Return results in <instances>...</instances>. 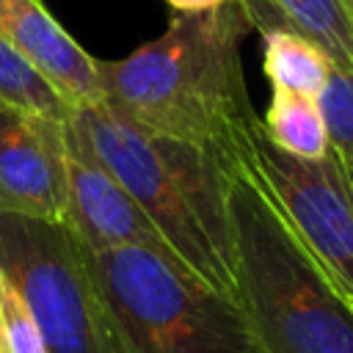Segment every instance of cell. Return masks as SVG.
Returning a JSON list of instances; mask_svg holds the SVG:
<instances>
[{
  "label": "cell",
  "instance_id": "cell-2",
  "mask_svg": "<svg viewBox=\"0 0 353 353\" xmlns=\"http://www.w3.org/2000/svg\"><path fill=\"white\" fill-rule=\"evenodd\" d=\"M234 301L262 353H353V309L295 237L248 163L237 130L223 149Z\"/></svg>",
  "mask_w": 353,
  "mask_h": 353
},
{
  "label": "cell",
  "instance_id": "cell-10",
  "mask_svg": "<svg viewBox=\"0 0 353 353\" xmlns=\"http://www.w3.org/2000/svg\"><path fill=\"white\" fill-rule=\"evenodd\" d=\"M259 124L265 138L292 157L317 160L331 149L314 97L273 88L265 119H259Z\"/></svg>",
  "mask_w": 353,
  "mask_h": 353
},
{
  "label": "cell",
  "instance_id": "cell-16",
  "mask_svg": "<svg viewBox=\"0 0 353 353\" xmlns=\"http://www.w3.org/2000/svg\"><path fill=\"white\" fill-rule=\"evenodd\" d=\"M342 3V8L347 11V17H350V22H353V0H339Z\"/></svg>",
  "mask_w": 353,
  "mask_h": 353
},
{
  "label": "cell",
  "instance_id": "cell-15",
  "mask_svg": "<svg viewBox=\"0 0 353 353\" xmlns=\"http://www.w3.org/2000/svg\"><path fill=\"white\" fill-rule=\"evenodd\" d=\"M174 14H196V11H210L221 6L223 0H163Z\"/></svg>",
  "mask_w": 353,
  "mask_h": 353
},
{
  "label": "cell",
  "instance_id": "cell-3",
  "mask_svg": "<svg viewBox=\"0 0 353 353\" xmlns=\"http://www.w3.org/2000/svg\"><path fill=\"white\" fill-rule=\"evenodd\" d=\"M72 116L91 152L146 212L171 254L234 298L223 152L152 135L105 102L74 108Z\"/></svg>",
  "mask_w": 353,
  "mask_h": 353
},
{
  "label": "cell",
  "instance_id": "cell-7",
  "mask_svg": "<svg viewBox=\"0 0 353 353\" xmlns=\"http://www.w3.org/2000/svg\"><path fill=\"white\" fill-rule=\"evenodd\" d=\"M63 121L0 99V212L63 223Z\"/></svg>",
  "mask_w": 353,
  "mask_h": 353
},
{
  "label": "cell",
  "instance_id": "cell-11",
  "mask_svg": "<svg viewBox=\"0 0 353 353\" xmlns=\"http://www.w3.org/2000/svg\"><path fill=\"white\" fill-rule=\"evenodd\" d=\"M298 33L314 41L331 66L353 72V22L339 0H268Z\"/></svg>",
  "mask_w": 353,
  "mask_h": 353
},
{
  "label": "cell",
  "instance_id": "cell-4",
  "mask_svg": "<svg viewBox=\"0 0 353 353\" xmlns=\"http://www.w3.org/2000/svg\"><path fill=\"white\" fill-rule=\"evenodd\" d=\"M130 353H262L234 298L143 245L83 248Z\"/></svg>",
  "mask_w": 353,
  "mask_h": 353
},
{
  "label": "cell",
  "instance_id": "cell-12",
  "mask_svg": "<svg viewBox=\"0 0 353 353\" xmlns=\"http://www.w3.org/2000/svg\"><path fill=\"white\" fill-rule=\"evenodd\" d=\"M0 99L52 119H66L74 110L55 91V85L3 39H0Z\"/></svg>",
  "mask_w": 353,
  "mask_h": 353
},
{
  "label": "cell",
  "instance_id": "cell-5",
  "mask_svg": "<svg viewBox=\"0 0 353 353\" xmlns=\"http://www.w3.org/2000/svg\"><path fill=\"white\" fill-rule=\"evenodd\" d=\"M0 273L28 303L47 353H130L66 223L0 212Z\"/></svg>",
  "mask_w": 353,
  "mask_h": 353
},
{
  "label": "cell",
  "instance_id": "cell-1",
  "mask_svg": "<svg viewBox=\"0 0 353 353\" xmlns=\"http://www.w3.org/2000/svg\"><path fill=\"white\" fill-rule=\"evenodd\" d=\"M254 30L240 0L174 14L163 36L119 61H99L102 102L141 130L223 152L251 108L240 58Z\"/></svg>",
  "mask_w": 353,
  "mask_h": 353
},
{
  "label": "cell",
  "instance_id": "cell-14",
  "mask_svg": "<svg viewBox=\"0 0 353 353\" xmlns=\"http://www.w3.org/2000/svg\"><path fill=\"white\" fill-rule=\"evenodd\" d=\"M0 336L6 353H47L41 331L28 303L3 273H0Z\"/></svg>",
  "mask_w": 353,
  "mask_h": 353
},
{
  "label": "cell",
  "instance_id": "cell-13",
  "mask_svg": "<svg viewBox=\"0 0 353 353\" xmlns=\"http://www.w3.org/2000/svg\"><path fill=\"white\" fill-rule=\"evenodd\" d=\"M314 99H317L331 149L353 171V72L331 66Z\"/></svg>",
  "mask_w": 353,
  "mask_h": 353
},
{
  "label": "cell",
  "instance_id": "cell-9",
  "mask_svg": "<svg viewBox=\"0 0 353 353\" xmlns=\"http://www.w3.org/2000/svg\"><path fill=\"white\" fill-rule=\"evenodd\" d=\"M0 39L22 52L72 108L102 102L97 58L61 28L41 0H0Z\"/></svg>",
  "mask_w": 353,
  "mask_h": 353
},
{
  "label": "cell",
  "instance_id": "cell-6",
  "mask_svg": "<svg viewBox=\"0 0 353 353\" xmlns=\"http://www.w3.org/2000/svg\"><path fill=\"white\" fill-rule=\"evenodd\" d=\"M237 141L295 237L353 309V171L334 149L317 160L281 152L256 113L243 119Z\"/></svg>",
  "mask_w": 353,
  "mask_h": 353
},
{
  "label": "cell",
  "instance_id": "cell-8",
  "mask_svg": "<svg viewBox=\"0 0 353 353\" xmlns=\"http://www.w3.org/2000/svg\"><path fill=\"white\" fill-rule=\"evenodd\" d=\"M66 132V229L88 251L143 245L171 254L154 223L121 188V182L99 163L83 138L74 116L63 121ZM174 256V254H171Z\"/></svg>",
  "mask_w": 353,
  "mask_h": 353
},
{
  "label": "cell",
  "instance_id": "cell-17",
  "mask_svg": "<svg viewBox=\"0 0 353 353\" xmlns=\"http://www.w3.org/2000/svg\"><path fill=\"white\" fill-rule=\"evenodd\" d=\"M0 353H6V350H3V336H0Z\"/></svg>",
  "mask_w": 353,
  "mask_h": 353
}]
</instances>
